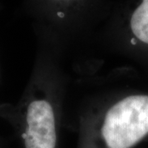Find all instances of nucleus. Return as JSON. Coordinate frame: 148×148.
I'll list each match as a JSON object with an SVG mask.
<instances>
[{
  "mask_svg": "<svg viewBox=\"0 0 148 148\" xmlns=\"http://www.w3.org/2000/svg\"><path fill=\"white\" fill-rule=\"evenodd\" d=\"M119 30L122 50L148 68V0L125 4L120 13Z\"/></svg>",
  "mask_w": 148,
  "mask_h": 148,
  "instance_id": "7ed1b4c3",
  "label": "nucleus"
},
{
  "mask_svg": "<svg viewBox=\"0 0 148 148\" xmlns=\"http://www.w3.org/2000/svg\"><path fill=\"white\" fill-rule=\"evenodd\" d=\"M62 83L58 70L44 55L43 88L29 101L21 138L24 148H58Z\"/></svg>",
  "mask_w": 148,
  "mask_h": 148,
  "instance_id": "f03ea898",
  "label": "nucleus"
},
{
  "mask_svg": "<svg viewBox=\"0 0 148 148\" xmlns=\"http://www.w3.org/2000/svg\"><path fill=\"white\" fill-rule=\"evenodd\" d=\"M147 138L148 90L124 88L82 113L77 148H135Z\"/></svg>",
  "mask_w": 148,
  "mask_h": 148,
  "instance_id": "f257e3e1",
  "label": "nucleus"
}]
</instances>
